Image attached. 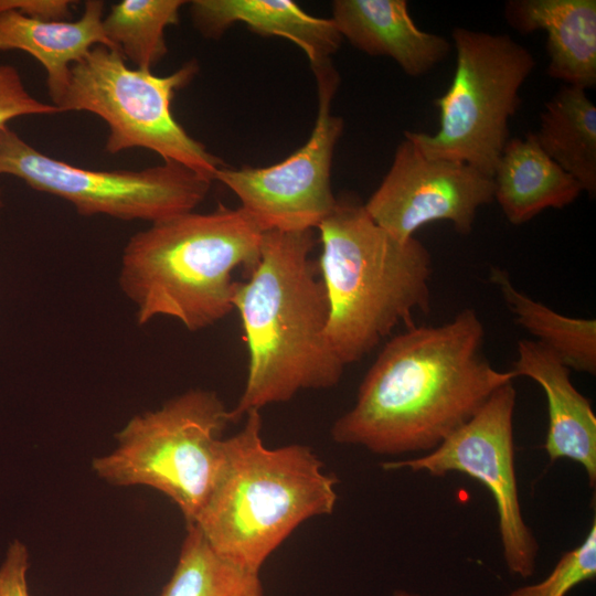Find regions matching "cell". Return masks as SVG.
<instances>
[{"mask_svg": "<svg viewBox=\"0 0 596 596\" xmlns=\"http://www.w3.org/2000/svg\"><path fill=\"white\" fill-rule=\"evenodd\" d=\"M545 153L581 184L596 193V106L586 91L563 85L544 104L534 132Z\"/></svg>", "mask_w": 596, "mask_h": 596, "instance_id": "19", "label": "cell"}, {"mask_svg": "<svg viewBox=\"0 0 596 596\" xmlns=\"http://www.w3.org/2000/svg\"><path fill=\"white\" fill-rule=\"evenodd\" d=\"M596 576V520L584 541L564 553L541 582L521 586L504 596H566L577 585Z\"/></svg>", "mask_w": 596, "mask_h": 596, "instance_id": "23", "label": "cell"}, {"mask_svg": "<svg viewBox=\"0 0 596 596\" xmlns=\"http://www.w3.org/2000/svg\"><path fill=\"white\" fill-rule=\"evenodd\" d=\"M263 235L241 207L224 205L155 222L132 235L119 285L137 323L168 317L194 332L228 316L237 287L233 272L255 266Z\"/></svg>", "mask_w": 596, "mask_h": 596, "instance_id": "4", "label": "cell"}, {"mask_svg": "<svg viewBox=\"0 0 596 596\" xmlns=\"http://www.w3.org/2000/svg\"><path fill=\"white\" fill-rule=\"evenodd\" d=\"M160 596H264V592L258 575L220 556L191 524Z\"/></svg>", "mask_w": 596, "mask_h": 596, "instance_id": "22", "label": "cell"}, {"mask_svg": "<svg viewBox=\"0 0 596 596\" xmlns=\"http://www.w3.org/2000/svg\"><path fill=\"white\" fill-rule=\"evenodd\" d=\"M312 71L318 87V114L309 140L269 167L224 166L214 175V180L237 195L240 207L264 233L313 230L337 202L330 175L343 119L330 109L340 78L331 61Z\"/></svg>", "mask_w": 596, "mask_h": 596, "instance_id": "10", "label": "cell"}, {"mask_svg": "<svg viewBox=\"0 0 596 596\" xmlns=\"http://www.w3.org/2000/svg\"><path fill=\"white\" fill-rule=\"evenodd\" d=\"M182 0H123L104 17V32L125 60L151 71L167 54L164 32L179 22Z\"/></svg>", "mask_w": 596, "mask_h": 596, "instance_id": "21", "label": "cell"}, {"mask_svg": "<svg viewBox=\"0 0 596 596\" xmlns=\"http://www.w3.org/2000/svg\"><path fill=\"white\" fill-rule=\"evenodd\" d=\"M489 279L517 323L534 337V341L554 352L570 370L595 375V319L574 318L554 311L519 290L504 269L492 268Z\"/></svg>", "mask_w": 596, "mask_h": 596, "instance_id": "20", "label": "cell"}, {"mask_svg": "<svg viewBox=\"0 0 596 596\" xmlns=\"http://www.w3.org/2000/svg\"><path fill=\"white\" fill-rule=\"evenodd\" d=\"M191 14L207 38H220L237 22L259 35L285 38L305 52L311 68L330 62L342 41L332 19L313 17L291 0H195Z\"/></svg>", "mask_w": 596, "mask_h": 596, "instance_id": "16", "label": "cell"}, {"mask_svg": "<svg viewBox=\"0 0 596 596\" xmlns=\"http://www.w3.org/2000/svg\"><path fill=\"white\" fill-rule=\"evenodd\" d=\"M331 19L342 39L369 55L391 57L412 77L430 72L451 47L445 36L416 25L405 0H336Z\"/></svg>", "mask_w": 596, "mask_h": 596, "instance_id": "14", "label": "cell"}, {"mask_svg": "<svg viewBox=\"0 0 596 596\" xmlns=\"http://www.w3.org/2000/svg\"><path fill=\"white\" fill-rule=\"evenodd\" d=\"M104 9L103 1L88 0L75 21L40 20L2 10L0 51H24L42 64L52 104L64 89L75 62L96 45L114 49L104 32Z\"/></svg>", "mask_w": 596, "mask_h": 596, "instance_id": "17", "label": "cell"}, {"mask_svg": "<svg viewBox=\"0 0 596 596\" xmlns=\"http://www.w3.org/2000/svg\"><path fill=\"white\" fill-rule=\"evenodd\" d=\"M114 49L96 45L70 70L61 95L52 103L58 111H88L108 127L105 148L110 155L143 148L164 162L183 166L214 181L223 161L209 152L177 121L171 104L175 93L199 71L190 61L159 76L129 67Z\"/></svg>", "mask_w": 596, "mask_h": 596, "instance_id": "7", "label": "cell"}, {"mask_svg": "<svg viewBox=\"0 0 596 596\" xmlns=\"http://www.w3.org/2000/svg\"><path fill=\"white\" fill-rule=\"evenodd\" d=\"M511 371L526 376L544 391L549 426L544 449L552 461L564 458L579 464L589 487L596 485V416L590 402L573 385L571 370L550 349L519 340Z\"/></svg>", "mask_w": 596, "mask_h": 596, "instance_id": "13", "label": "cell"}, {"mask_svg": "<svg viewBox=\"0 0 596 596\" xmlns=\"http://www.w3.org/2000/svg\"><path fill=\"white\" fill-rule=\"evenodd\" d=\"M73 4L68 0H0V11L14 10L40 20H68Z\"/></svg>", "mask_w": 596, "mask_h": 596, "instance_id": "26", "label": "cell"}, {"mask_svg": "<svg viewBox=\"0 0 596 596\" xmlns=\"http://www.w3.org/2000/svg\"><path fill=\"white\" fill-rule=\"evenodd\" d=\"M517 392L512 382L499 387L464 425L426 455L383 462L385 470L407 468L434 477L465 473L481 482L493 497L503 558L509 572L533 575L539 544L524 522L517 483L513 414Z\"/></svg>", "mask_w": 596, "mask_h": 596, "instance_id": "11", "label": "cell"}, {"mask_svg": "<svg viewBox=\"0 0 596 596\" xmlns=\"http://www.w3.org/2000/svg\"><path fill=\"white\" fill-rule=\"evenodd\" d=\"M493 180L472 166L429 158L407 137L397 146L392 164L363 204L369 216L400 241L421 227L450 222L468 235L478 210L493 202Z\"/></svg>", "mask_w": 596, "mask_h": 596, "instance_id": "12", "label": "cell"}, {"mask_svg": "<svg viewBox=\"0 0 596 596\" xmlns=\"http://www.w3.org/2000/svg\"><path fill=\"white\" fill-rule=\"evenodd\" d=\"M0 174L70 202L85 216L150 223L192 212L212 180L172 162L142 170H91L52 158L8 126L0 129Z\"/></svg>", "mask_w": 596, "mask_h": 596, "instance_id": "9", "label": "cell"}, {"mask_svg": "<svg viewBox=\"0 0 596 596\" xmlns=\"http://www.w3.org/2000/svg\"><path fill=\"white\" fill-rule=\"evenodd\" d=\"M483 339L471 308L439 326L407 327L382 348L332 439L379 455L432 451L515 379L486 359Z\"/></svg>", "mask_w": 596, "mask_h": 596, "instance_id": "1", "label": "cell"}, {"mask_svg": "<svg viewBox=\"0 0 596 596\" xmlns=\"http://www.w3.org/2000/svg\"><path fill=\"white\" fill-rule=\"evenodd\" d=\"M318 269L329 301L328 341L348 365L374 350L416 312L430 310L432 257L415 237L400 241L379 226L364 205L337 199L317 227Z\"/></svg>", "mask_w": 596, "mask_h": 596, "instance_id": "5", "label": "cell"}, {"mask_svg": "<svg viewBox=\"0 0 596 596\" xmlns=\"http://www.w3.org/2000/svg\"><path fill=\"white\" fill-rule=\"evenodd\" d=\"M456 66L451 83L435 100V134L405 131L429 158L460 161L492 177L509 141V120L520 89L535 66L532 53L508 34L466 28L453 31Z\"/></svg>", "mask_w": 596, "mask_h": 596, "instance_id": "8", "label": "cell"}, {"mask_svg": "<svg viewBox=\"0 0 596 596\" xmlns=\"http://www.w3.org/2000/svg\"><path fill=\"white\" fill-rule=\"evenodd\" d=\"M2 206V194H1V190H0V207Z\"/></svg>", "mask_w": 596, "mask_h": 596, "instance_id": "28", "label": "cell"}, {"mask_svg": "<svg viewBox=\"0 0 596 596\" xmlns=\"http://www.w3.org/2000/svg\"><path fill=\"white\" fill-rule=\"evenodd\" d=\"M492 180L493 201L513 225L524 224L546 209H564L583 192L577 180L545 153L532 131L509 139Z\"/></svg>", "mask_w": 596, "mask_h": 596, "instance_id": "18", "label": "cell"}, {"mask_svg": "<svg viewBox=\"0 0 596 596\" xmlns=\"http://www.w3.org/2000/svg\"><path fill=\"white\" fill-rule=\"evenodd\" d=\"M504 18L521 34L545 32L549 76L585 91L596 86L595 0H510Z\"/></svg>", "mask_w": 596, "mask_h": 596, "instance_id": "15", "label": "cell"}, {"mask_svg": "<svg viewBox=\"0 0 596 596\" xmlns=\"http://www.w3.org/2000/svg\"><path fill=\"white\" fill-rule=\"evenodd\" d=\"M315 243L312 230L265 232L249 278L237 281L233 304L249 361L234 422L300 391L333 387L343 374L327 337L329 301L311 258Z\"/></svg>", "mask_w": 596, "mask_h": 596, "instance_id": "2", "label": "cell"}, {"mask_svg": "<svg viewBox=\"0 0 596 596\" xmlns=\"http://www.w3.org/2000/svg\"><path fill=\"white\" fill-rule=\"evenodd\" d=\"M56 113L60 111L54 105L41 102L30 94L13 65L0 64V129L22 116Z\"/></svg>", "mask_w": 596, "mask_h": 596, "instance_id": "24", "label": "cell"}, {"mask_svg": "<svg viewBox=\"0 0 596 596\" xmlns=\"http://www.w3.org/2000/svg\"><path fill=\"white\" fill-rule=\"evenodd\" d=\"M28 568V549L20 541H14L0 566V596H31L26 583Z\"/></svg>", "mask_w": 596, "mask_h": 596, "instance_id": "25", "label": "cell"}, {"mask_svg": "<svg viewBox=\"0 0 596 596\" xmlns=\"http://www.w3.org/2000/svg\"><path fill=\"white\" fill-rule=\"evenodd\" d=\"M245 416L222 440L221 469L192 525L220 556L258 575L298 525L333 512L338 479L305 445L266 447L259 411Z\"/></svg>", "mask_w": 596, "mask_h": 596, "instance_id": "3", "label": "cell"}, {"mask_svg": "<svg viewBox=\"0 0 596 596\" xmlns=\"http://www.w3.org/2000/svg\"><path fill=\"white\" fill-rule=\"evenodd\" d=\"M215 392L190 390L134 416L117 445L97 457L95 473L113 486H146L170 498L187 525L205 504L223 461L222 433L233 423Z\"/></svg>", "mask_w": 596, "mask_h": 596, "instance_id": "6", "label": "cell"}, {"mask_svg": "<svg viewBox=\"0 0 596 596\" xmlns=\"http://www.w3.org/2000/svg\"><path fill=\"white\" fill-rule=\"evenodd\" d=\"M394 596H418V595L412 594V593H408V592L397 590V592H395Z\"/></svg>", "mask_w": 596, "mask_h": 596, "instance_id": "27", "label": "cell"}]
</instances>
